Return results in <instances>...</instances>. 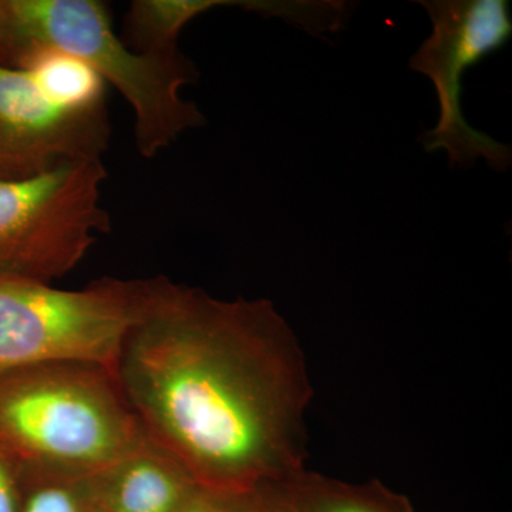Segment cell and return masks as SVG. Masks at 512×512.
<instances>
[{
	"label": "cell",
	"instance_id": "cell-13",
	"mask_svg": "<svg viewBox=\"0 0 512 512\" xmlns=\"http://www.w3.org/2000/svg\"><path fill=\"white\" fill-rule=\"evenodd\" d=\"M264 485L256 490H222L197 484L177 512H262Z\"/></svg>",
	"mask_w": 512,
	"mask_h": 512
},
{
	"label": "cell",
	"instance_id": "cell-2",
	"mask_svg": "<svg viewBox=\"0 0 512 512\" xmlns=\"http://www.w3.org/2000/svg\"><path fill=\"white\" fill-rule=\"evenodd\" d=\"M39 49L79 57L133 107L138 153L156 157L191 128L204 126L195 103L183 99L197 82L195 64L180 52L138 53L111 26L99 0H0V64L16 67Z\"/></svg>",
	"mask_w": 512,
	"mask_h": 512
},
{
	"label": "cell",
	"instance_id": "cell-11",
	"mask_svg": "<svg viewBox=\"0 0 512 512\" xmlns=\"http://www.w3.org/2000/svg\"><path fill=\"white\" fill-rule=\"evenodd\" d=\"M222 6L247 9L248 0H137L126 16L124 42L138 53L175 52L178 35L190 20Z\"/></svg>",
	"mask_w": 512,
	"mask_h": 512
},
{
	"label": "cell",
	"instance_id": "cell-15",
	"mask_svg": "<svg viewBox=\"0 0 512 512\" xmlns=\"http://www.w3.org/2000/svg\"><path fill=\"white\" fill-rule=\"evenodd\" d=\"M262 512H291L275 484L264 485V507Z\"/></svg>",
	"mask_w": 512,
	"mask_h": 512
},
{
	"label": "cell",
	"instance_id": "cell-12",
	"mask_svg": "<svg viewBox=\"0 0 512 512\" xmlns=\"http://www.w3.org/2000/svg\"><path fill=\"white\" fill-rule=\"evenodd\" d=\"M18 467L25 490L22 512H96L87 494V476Z\"/></svg>",
	"mask_w": 512,
	"mask_h": 512
},
{
	"label": "cell",
	"instance_id": "cell-10",
	"mask_svg": "<svg viewBox=\"0 0 512 512\" xmlns=\"http://www.w3.org/2000/svg\"><path fill=\"white\" fill-rule=\"evenodd\" d=\"M16 69L26 70L46 97L67 109L106 107V82L79 57L39 49L23 57Z\"/></svg>",
	"mask_w": 512,
	"mask_h": 512
},
{
	"label": "cell",
	"instance_id": "cell-5",
	"mask_svg": "<svg viewBox=\"0 0 512 512\" xmlns=\"http://www.w3.org/2000/svg\"><path fill=\"white\" fill-rule=\"evenodd\" d=\"M101 160L0 181V274L52 284L70 274L111 228L101 205Z\"/></svg>",
	"mask_w": 512,
	"mask_h": 512
},
{
	"label": "cell",
	"instance_id": "cell-1",
	"mask_svg": "<svg viewBox=\"0 0 512 512\" xmlns=\"http://www.w3.org/2000/svg\"><path fill=\"white\" fill-rule=\"evenodd\" d=\"M113 373L148 439L197 484L256 490L306 468L308 363L268 299L156 276Z\"/></svg>",
	"mask_w": 512,
	"mask_h": 512
},
{
	"label": "cell",
	"instance_id": "cell-8",
	"mask_svg": "<svg viewBox=\"0 0 512 512\" xmlns=\"http://www.w3.org/2000/svg\"><path fill=\"white\" fill-rule=\"evenodd\" d=\"M197 483L147 434L140 443L86 477L96 512H177Z\"/></svg>",
	"mask_w": 512,
	"mask_h": 512
},
{
	"label": "cell",
	"instance_id": "cell-9",
	"mask_svg": "<svg viewBox=\"0 0 512 512\" xmlns=\"http://www.w3.org/2000/svg\"><path fill=\"white\" fill-rule=\"evenodd\" d=\"M275 487L291 512H416L406 495L379 480L349 483L303 468Z\"/></svg>",
	"mask_w": 512,
	"mask_h": 512
},
{
	"label": "cell",
	"instance_id": "cell-6",
	"mask_svg": "<svg viewBox=\"0 0 512 512\" xmlns=\"http://www.w3.org/2000/svg\"><path fill=\"white\" fill-rule=\"evenodd\" d=\"M433 32L410 59L414 72L429 77L439 101L436 126L421 134L427 153L446 151L451 167H471L484 158L493 170L512 164L511 146L468 124L463 114V77L510 42L512 16L507 0H419Z\"/></svg>",
	"mask_w": 512,
	"mask_h": 512
},
{
	"label": "cell",
	"instance_id": "cell-4",
	"mask_svg": "<svg viewBox=\"0 0 512 512\" xmlns=\"http://www.w3.org/2000/svg\"><path fill=\"white\" fill-rule=\"evenodd\" d=\"M151 278H103L80 291L0 274V375L46 363H92L114 372L140 318Z\"/></svg>",
	"mask_w": 512,
	"mask_h": 512
},
{
	"label": "cell",
	"instance_id": "cell-7",
	"mask_svg": "<svg viewBox=\"0 0 512 512\" xmlns=\"http://www.w3.org/2000/svg\"><path fill=\"white\" fill-rule=\"evenodd\" d=\"M107 110H73L45 96L26 70L0 64V181L101 160Z\"/></svg>",
	"mask_w": 512,
	"mask_h": 512
},
{
	"label": "cell",
	"instance_id": "cell-14",
	"mask_svg": "<svg viewBox=\"0 0 512 512\" xmlns=\"http://www.w3.org/2000/svg\"><path fill=\"white\" fill-rule=\"evenodd\" d=\"M22 485L18 464L0 454V512H19Z\"/></svg>",
	"mask_w": 512,
	"mask_h": 512
},
{
	"label": "cell",
	"instance_id": "cell-3",
	"mask_svg": "<svg viewBox=\"0 0 512 512\" xmlns=\"http://www.w3.org/2000/svg\"><path fill=\"white\" fill-rule=\"evenodd\" d=\"M146 437L107 367L46 363L0 375V454L90 476Z\"/></svg>",
	"mask_w": 512,
	"mask_h": 512
}]
</instances>
